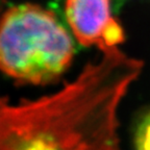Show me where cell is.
Here are the masks:
<instances>
[{
	"label": "cell",
	"instance_id": "6da1fadb",
	"mask_svg": "<svg viewBox=\"0 0 150 150\" xmlns=\"http://www.w3.org/2000/svg\"><path fill=\"white\" fill-rule=\"evenodd\" d=\"M141 69L116 48L52 95L18 104L0 97V149H115L118 106Z\"/></svg>",
	"mask_w": 150,
	"mask_h": 150
},
{
	"label": "cell",
	"instance_id": "7a4b0ae2",
	"mask_svg": "<svg viewBox=\"0 0 150 150\" xmlns=\"http://www.w3.org/2000/svg\"><path fill=\"white\" fill-rule=\"evenodd\" d=\"M72 39L49 9L26 3L0 18V71L19 83L45 84L71 65Z\"/></svg>",
	"mask_w": 150,
	"mask_h": 150
},
{
	"label": "cell",
	"instance_id": "3957f363",
	"mask_svg": "<svg viewBox=\"0 0 150 150\" xmlns=\"http://www.w3.org/2000/svg\"><path fill=\"white\" fill-rule=\"evenodd\" d=\"M66 19L79 44L101 52L119 48L124 31L112 15L110 0H66Z\"/></svg>",
	"mask_w": 150,
	"mask_h": 150
},
{
	"label": "cell",
	"instance_id": "277c9868",
	"mask_svg": "<svg viewBox=\"0 0 150 150\" xmlns=\"http://www.w3.org/2000/svg\"><path fill=\"white\" fill-rule=\"evenodd\" d=\"M134 142L138 149L150 150V110L144 114L137 123Z\"/></svg>",
	"mask_w": 150,
	"mask_h": 150
}]
</instances>
